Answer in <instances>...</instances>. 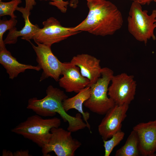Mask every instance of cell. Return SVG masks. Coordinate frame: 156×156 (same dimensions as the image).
<instances>
[{
    "instance_id": "1",
    "label": "cell",
    "mask_w": 156,
    "mask_h": 156,
    "mask_svg": "<svg viewBox=\"0 0 156 156\" xmlns=\"http://www.w3.org/2000/svg\"><path fill=\"white\" fill-rule=\"evenodd\" d=\"M89 9L86 18L73 30L88 32L104 36L114 34L120 29L123 21L122 13L116 6L106 0H88Z\"/></svg>"
},
{
    "instance_id": "2",
    "label": "cell",
    "mask_w": 156,
    "mask_h": 156,
    "mask_svg": "<svg viewBox=\"0 0 156 156\" xmlns=\"http://www.w3.org/2000/svg\"><path fill=\"white\" fill-rule=\"evenodd\" d=\"M46 93V96L42 99L35 97L29 99L27 108L41 116L52 117L58 113L64 122H68L67 130L71 132L87 127L80 113L77 114L75 117L73 116L64 109L62 103L68 97L63 91L50 85L47 88Z\"/></svg>"
},
{
    "instance_id": "3",
    "label": "cell",
    "mask_w": 156,
    "mask_h": 156,
    "mask_svg": "<svg viewBox=\"0 0 156 156\" xmlns=\"http://www.w3.org/2000/svg\"><path fill=\"white\" fill-rule=\"evenodd\" d=\"M61 124L60 119L57 117L44 119L36 114L28 117L11 131L31 140L42 148L48 142L51 129L59 127Z\"/></svg>"
},
{
    "instance_id": "4",
    "label": "cell",
    "mask_w": 156,
    "mask_h": 156,
    "mask_svg": "<svg viewBox=\"0 0 156 156\" xmlns=\"http://www.w3.org/2000/svg\"><path fill=\"white\" fill-rule=\"evenodd\" d=\"M148 12L147 10H142L138 3L133 1L127 18L129 32L137 40L145 44L150 39L154 40L156 39L154 34L156 27V10H153L150 15Z\"/></svg>"
},
{
    "instance_id": "5",
    "label": "cell",
    "mask_w": 156,
    "mask_h": 156,
    "mask_svg": "<svg viewBox=\"0 0 156 156\" xmlns=\"http://www.w3.org/2000/svg\"><path fill=\"white\" fill-rule=\"evenodd\" d=\"M101 77L92 85L90 98L83 105L93 113L99 115H105L116 104L108 96V86L114 75L113 71L107 67L102 68Z\"/></svg>"
},
{
    "instance_id": "6",
    "label": "cell",
    "mask_w": 156,
    "mask_h": 156,
    "mask_svg": "<svg viewBox=\"0 0 156 156\" xmlns=\"http://www.w3.org/2000/svg\"><path fill=\"white\" fill-rule=\"evenodd\" d=\"M51 135L47 143L42 148L44 156L54 152L57 156H74L81 143L73 138L72 132L61 128L54 127L51 130Z\"/></svg>"
},
{
    "instance_id": "7",
    "label": "cell",
    "mask_w": 156,
    "mask_h": 156,
    "mask_svg": "<svg viewBox=\"0 0 156 156\" xmlns=\"http://www.w3.org/2000/svg\"><path fill=\"white\" fill-rule=\"evenodd\" d=\"M36 55L38 66L43 70L40 81L51 77L58 81L62 75L64 63L60 62L53 53L51 47L38 42L35 46L30 42Z\"/></svg>"
},
{
    "instance_id": "8",
    "label": "cell",
    "mask_w": 156,
    "mask_h": 156,
    "mask_svg": "<svg viewBox=\"0 0 156 156\" xmlns=\"http://www.w3.org/2000/svg\"><path fill=\"white\" fill-rule=\"evenodd\" d=\"M42 28H39L33 40L35 43L43 44L50 46L58 43L81 31H75L73 27H66L62 25L56 18L52 17L42 22Z\"/></svg>"
},
{
    "instance_id": "9",
    "label": "cell",
    "mask_w": 156,
    "mask_h": 156,
    "mask_svg": "<svg viewBox=\"0 0 156 156\" xmlns=\"http://www.w3.org/2000/svg\"><path fill=\"white\" fill-rule=\"evenodd\" d=\"M107 94L116 105H129L134 100L137 84L133 75L125 73L113 75Z\"/></svg>"
},
{
    "instance_id": "10",
    "label": "cell",
    "mask_w": 156,
    "mask_h": 156,
    "mask_svg": "<svg viewBox=\"0 0 156 156\" xmlns=\"http://www.w3.org/2000/svg\"><path fill=\"white\" fill-rule=\"evenodd\" d=\"M129 105H116L110 109L98 126V131L103 140L111 138L121 130L122 123L127 116Z\"/></svg>"
},
{
    "instance_id": "11",
    "label": "cell",
    "mask_w": 156,
    "mask_h": 156,
    "mask_svg": "<svg viewBox=\"0 0 156 156\" xmlns=\"http://www.w3.org/2000/svg\"><path fill=\"white\" fill-rule=\"evenodd\" d=\"M133 130L138 136L140 154L143 156H155L156 120L140 123L133 127Z\"/></svg>"
},
{
    "instance_id": "12",
    "label": "cell",
    "mask_w": 156,
    "mask_h": 156,
    "mask_svg": "<svg viewBox=\"0 0 156 156\" xmlns=\"http://www.w3.org/2000/svg\"><path fill=\"white\" fill-rule=\"evenodd\" d=\"M62 75L58 80L59 86L68 92L78 93L90 83L89 80L81 75L79 68L70 62H64Z\"/></svg>"
},
{
    "instance_id": "13",
    "label": "cell",
    "mask_w": 156,
    "mask_h": 156,
    "mask_svg": "<svg viewBox=\"0 0 156 156\" xmlns=\"http://www.w3.org/2000/svg\"><path fill=\"white\" fill-rule=\"evenodd\" d=\"M70 62L79 68L82 75L90 81L88 86L95 83L101 76L100 60L88 54H78L73 56Z\"/></svg>"
},
{
    "instance_id": "14",
    "label": "cell",
    "mask_w": 156,
    "mask_h": 156,
    "mask_svg": "<svg viewBox=\"0 0 156 156\" xmlns=\"http://www.w3.org/2000/svg\"><path fill=\"white\" fill-rule=\"evenodd\" d=\"M16 10L20 12L24 19L25 25L19 31L17 30L15 27L9 31L6 37L3 40L4 44H15L17 41L18 38L21 37V39L29 42L30 40L33 39L34 37L40 28L36 24H32L29 19L30 11L25 7H18Z\"/></svg>"
},
{
    "instance_id": "15",
    "label": "cell",
    "mask_w": 156,
    "mask_h": 156,
    "mask_svg": "<svg viewBox=\"0 0 156 156\" xmlns=\"http://www.w3.org/2000/svg\"><path fill=\"white\" fill-rule=\"evenodd\" d=\"M0 63L5 69L9 78L11 79L17 77L20 73L24 72L27 69L37 71L41 70L38 65L34 66L20 63L5 47L0 50Z\"/></svg>"
},
{
    "instance_id": "16",
    "label": "cell",
    "mask_w": 156,
    "mask_h": 156,
    "mask_svg": "<svg viewBox=\"0 0 156 156\" xmlns=\"http://www.w3.org/2000/svg\"><path fill=\"white\" fill-rule=\"evenodd\" d=\"M91 88L87 86L81 90L75 96L65 99L63 101V107L66 112L72 109L77 110L82 116L84 120L86 123L87 127L91 132L90 126L88 120L90 118V114L87 112H84L83 105L90 97L91 95Z\"/></svg>"
},
{
    "instance_id": "17",
    "label": "cell",
    "mask_w": 156,
    "mask_h": 156,
    "mask_svg": "<svg viewBox=\"0 0 156 156\" xmlns=\"http://www.w3.org/2000/svg\"><path fill=\"white\" fill-rule=\"evenodd\" d=\"M138 139L137 134L134 130L131 132L125 144L117 150L115 156H139Z\"/></svg>"
},
{
    "instance_id": "18",
    "label": "cell",
    "mask_w": 156,
    "mask_h": 156,
    "mask_svg": "<svg viewBox=\"0 0 156 156\" xmlns=\"http://www.w3.org/2000/svg\"><path fill=\"white\" fill-rule=\"evenodd\" d=\"M21 0H12L8 2L0 1V16H9L11 18H15L16 16L14 12L16 10L18 5L22 3Z\"/></svg>"
},
{
    "instance_id": "19",
    "label": "cell",
    "mask_w": 156,
    "mask_h": 156,
    "mask_svg": "<svg viewBox=\"0 0 156 156\" xmlns=\"http://www.w3.org/2000/svg\"><path fill=\"white\" fill-rule=\"evenodd\" d=\"M125 133L121 130L114 134L108 140H103L105 148V156H109L114 148L123 139Z\"/></svg>"
},
{
    "instance_id": "20",
    "label": "cell",
    "mask_w": 156,
    "mask_h": 156,
    "mask_svg": "<svg viewBox=\"0 0 156 156\" xmlns=\"http://www.w3.org/2000/svg\"><path fill=\"white\" fill-rule=\"evenodd\" d=\"M17 23L15 18H11L8 20H0V50L5 47L3 40V35L5 32L15 27Z\"/></svg>"
},
{
    "instance_id": "21",
    "label": "cell",
    "mask_w": 156,
    "mask_h": 156,
    "mask_svg": "<svg viewBox=\"0 0 156 156\" xmlns=\"http://www.w3.org/2000/svg\"><path fill=\"white\" fill-rule=\"evenodd\" d=\"M50 5L54 6L63 13H66L67 11L68 5L69 4L68 1H64L63 0H55L54 1H50Z\"/></svg>"
},
{
    "instance_id": "22",
    "label": "cell",
    "mask_w": 156,
    "mask_h": 156,
    "mask_svg": "<svg viewBox=\"0 0 156 156\" xmlns=\"http://www.w3.org/2000/svg\"><path fill=\"white\" fill-rule=\"evenodd\" d=\"M14 156H31L29 154L28 150H17L13 153Z\"/></svg>"
},
{
    "instance_id": "23",
    "label": "cell",
    "mask_w": 156,
    "mask_h": 156,
    "mask_svg": "<svg viewBox=\"0 0 156 156\" xmlns=\"http://www.w3.org/2000/svg\"><path fill=\"white\" fill-rule=\"evenodd\" d=\"M25 8L30 11L33 8V6L36 4L35 0H25Z\"/></svg>"
},
{
    "instance_id": "24",
    "label": "cell",
    "mask_w": 156,
    "mask_h": 156,
    "mask_svg": "<svg viewBox=\"0 0 156 156\" xmlns=\"http://www.w3.org/2000/svg\"><path fill=\"white\" fill-rule=\"evenodd\" d=\"M153 1L156 2V0H138L136 2L142 5L146 4L148 5Z\"/></svg>"
},
{
    "instance_id": "25",
    "label": "cell",
    "mask_w": 156,
    "mask_h": 156,
    "mask_svg": "<svg viewBox=\"0 0 156 156\" xmlns=\"http://www.w3.org/2000/svg\"><path fill=\"white\" fill-rule=\"evenodd\" d=\"M3 156H14L13 153L9 150L4 149L2 151Z\"/></svg>"
},
{
    "instance_id": "26",
    "label": "cell",
    "mask_w": 156,
    "mask_h": 156,
    "mask_svg": "<svg viewBox=\"0 0 156 156\" xmlns=\"http://www.w3.org/2000/svg\"><path fill=\"white\" fill-rule=\"evenodd\" d=\"M87 1L88 0H86ZM79 0H71L69 3L70 7L73 8H76L77 6Z\"/></svg>"
},
{
    "instance_id": "27",
    "label": "cell",
    "mask_w": 156,
    "mask_h": 156,
    "mask_svg": "<svg viewBox=\"0 0 156 156\" xmlns=\"http://www.w3.org/2000/svg\"><path fill=\"white\" fill-rule=\"evenodd\" d=\"M40 0V1H55V0Z\"/></svg>"
},
{
    "instance_id": "28",
    "label": "cell",
    "mask_w": 156,
    "mask_h": 156,
    "mask_svg": "<svg viewBox=\"0 0 156 156\" xmlns=\"http://www.w3.org/2000/svg\"><path fill=\"white\" fill-rule=\"evenodd\" d=\"M130 0L132 1H136V2L137 1H138V0Z\"/></svg>"
},
{
    "instance_id": "29",
    "label": "cell",
    "mask_w": 156,
    "mask_h": 156,
    "mask_svg": "<svg viewBox=\"0 0 156 156\" xmlns=\"http://www.w3.org/2000/svg\"><path fill=\"white\" fill-rule=\"evenodd\" d=\"M155 25H156V22H155Z\"/></svg>"
}]
</instances>
